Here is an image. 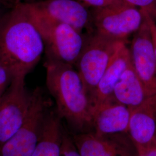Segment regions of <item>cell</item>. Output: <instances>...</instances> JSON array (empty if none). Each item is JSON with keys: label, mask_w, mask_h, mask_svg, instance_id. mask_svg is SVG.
I'll return each mask as SVG.
<instances>
[{"label": "cell", "mask_w": 156, "mask_h": 156, "mask_svg": "<svg viewBox=\"0 0 156 156\" xmlns=\"http://www.w3.org/2000/svg\"><path fill=\"white\" fill-rule=\"evenodd\" d=\"M44 50L43 39L27 3H17L0 18V64L14 77H26Z\"/></svg>", "instance_id": "6da1fadb"}, {"label": "cell", "mask_w": 156, "mask_h": 156, "mask_svg": "<svg viewBox=\"0 0 156 156\" xmlns=\"http://www.w3.org/2000/svg\"><path fill=\"white\" fill-rule=\"evenodd\" d=\"M46 84L56 102V112L73 133L93 131V108L83 83L73 66L60 62H45Z\"/></svg>", "instance_id": "7a4b0ae2"}, {"label": "cell", "mask_w": 156, "mask_h": 156, "mask_svg": "<svg viewBox=\"0 0 156 156\" xmlns=\"http://www.w3.org/2000/svg\"><path fill=\"white\" fill-rule=\"evenodd\" d=\"M28 4L43 39L46 60L74 66L83 48L86 37L68 24L39 14Z\"/></svg>", "instance_id": "3957f363"}, {"label": "cell", "mask_w": 156, "mask_h": 156, "mask_svg": "<svg viewBox=\"0 0 156 156\" xmlns=\"http://www.w3.org/2000/svg\"><path fill=\"white\" fill-rule=\"evenodd\" d=\"M90 35L86 36L83 48L74 66L82 79L89 100L117 49L125 42L95 31Z\"/></svg>", "instance_id": "277c9868"}, {"label": "cell", "mask_w": 156, "mask_h": 156, "mask_svg": "<svg viewBox=\"0 0 156 156\" xmlns=\"http://www.w3.org/2000/svg\"><path fill=\"white\" fill-rule=\"evenodd\" d=\"M93 26L95 32L113 39L126 41L144 22L142 11L120 0L100 8H93Z\"/></svg>", "instance_id": "5b68a950"}, {"label": "cell", "mask_w": 156, "mask_h": 156, "mask_svg": "<svg viewBox=\"0 0 156 156\" xmlns=\"http://www.w3.org/2000/svg\"><path fill=\"white\" fill-rule=\"evenodd\" d=\"M31 105L22 127L0 148V156H31L37 144L51 102L42 88L33 91Z\"/></svg>", "instance_id": "8992f818"}, {"label": "cell", "mask_w": 156, "mask_h": 156, "mask_svg": "<svg viewBox=\"0 0 156 156\" xmlns=\"http://www.w3.org/2000/svg\"><path fill=\"white\" fill-rule=\"evenodd\" d=\"M24 76L14 77L0 101V148L22 127L28 115L33 93Z\"/></svg>", "instance_id": "52a82bcc"}, {"label": "cell", "mask_w": 156, "mask_h": 156, "mask_svg": "<svg viewBox=\"0 0 156 156\" xmlns=\"http://www.w3.org/2000/svg\"><path fill=\"white\" fill-rule=\"evenodd\" d=\"M70 134L80 156H138L128 133L102 136L93 131Z\"/></svg>", "instance_id": "ba28073f"}, {"label": "cell", "mask_w": 156, "mask_h": 156, "mask_svg": "<svg viewBox=\"0 0 156 156\" xmlns=\"http://www.w3.org/2000/svg\"><path fill=\"white\" fill-rule=\"evenodd\" d=\"M134 34L129 49L131 62L149 97L156 94V60L150 28L145 19Z\"/></svg>", "instance_id": "9c48e42d"}, {"label": "cell", "mask_w": 156, "mask_h": 156, "mask_svg": "<svg viewBox=\"0 0 156 156\" xmlns=\"http://www.w3.org/2000/svg\"><path fill=\"white\" fill-rule=\"evenodd\" d=\"M39 14L82 33L93 28L91 11L78 0H40L30 4Z\"/></svg>", "instance_id": "30bf717a"}, {"label": "cell", "mask_w": 156, "mask_h": 156, "mask_svg": "<svg viewBox=\"0 0 156 156\" xmlns=\"http://www.w3.org/2000/svg\"><path fill=\"white\" fill-rule=\"evenodd\" d=\"M131 63L129 48L126 42H123L112 57L94 94L90 98L93 115L95 110L100 106L115 101L113 97L114 88L122 74Z\"/></svg>", "instance_id": "8fae6325"}, {"label": "cell", "mask_w": 156, "mask_h": 156, "mask_svg": "<svg viewBox=\"0 0 156 156\" xmlns=\"http://www.w3.org/2000/svg\"><path fill=\"white\" fill-rule=\"evenodd\" d=\"M131 111L128 133L135 147H145L156 139V94Z\"/></svg>", "instance_id": "7c38bea8"}, {"label": "cell", "mask_w": 156, "mask_h": 156, "mask_svg": "<svg viewBox=\"0 0 156 156\" xmlns=\"http://www.w3.org/2000/svg\"><path fill=\"white\" fill-rule=\"evenodd\" d=\"M131 111L113 101L102 105L93 113V131L98 136L128 133Z\"/></svg>", "instance_id": "4fadbf2b"}, {"label": "cell", "mask_w": 156, "mask_h": 156, "mask_svg": "<svg viewBox=\"0 0 156 156\" xmlns=\"http://www.w3.org/2000/svg\"><path fill=\"white\" fill-rule=\"evenodd\" d=\"M65 128L56 111L45 116L39 139L31 156H60Z\"/></svg>", "instance_id": "5bb4252c"}, {"label": "cell", "mask_w": 156, "mask_h": 156, "mask_svg": "<svg viewBox=\"0 0 156 156\" xmlns=\"http://www.w3.org/2000/svg\"><path fill=\"white\" fill-rule=\"evenodd\" d=\"M113 100L130 110L139 106L148 97L132 62L122 74L113 94Z\"/></svg>", "instance_id": "9a60e30c"}, {"label": "cell", "mask_w": 156, "mask_h": 156, "mask_svg": "<svg viewBox=\"0 0 156 156\" xmlns=\"http://www.w3.org/2000/svg\"><path fill=\"white\" fill-rule=\"evenodd\" d=\"M60 156H80L73 144L70 133L66 128L63 134Z\"/></svg>", "instance_id": "2e32d148"}, {"label": "cell", "mask_w": 156, "mask_h": 156, "mask_svg": "<svg viewBox=\"0 0 156 156\" xmlns=\"http://www.w3.org/2000/svg\"><path fill=\"white\" fill-rule=\"evenodd\" d=\"M131 5L147 12L156 21V0H123Z\"/></svg>", "instance_id": "e0dca14e"}, {"label": "cell", "mask_w": 156, "mask_h": 156, "mask_svg": "<svg viewBox=\"0 0 156 156\" xmlns=\"http://www.w3.org/2000/svg\"><path fill=\"white\" fill-rule=\"evenodd\" d=\"M13 78L11 72L0 64V101L10 86Z\"/></svg>", "instance_id": "ac0fdd59"}, {"label": "cell", "mask_w": 156, "mask_h": 156, "mask_svg": "<svg viewBox=\"0 0 156 156\" xmlns=\"http://www.w3.org/2000/svg\"><path fill=\"white\" fill-rule=\"evenodd\" d=\"M145 17V20L147 23L149 27L150 28L151 31V39L153 42V50L154 55L156 57V21L154 20V19L151 17V15L144 9H141Z\"/></svg>", "instance_id": "d6986e66"}, {"label": "cell", "mask_w": 156, "mask_h": 156, "mask_svg": "<svg viewBox=\"0 0 156 156\" xmlns=\"http://www.w3.org/2000/svg\"><path fill=\"white\" fill-rule=\"evenodd\" d=\"M138 156H156V139L145 147H136Z\"/></svg>", "instance_id": "ffe728a7"}, {"label": "cell", "mask_w": 156, "mask_h": 156, "mask_svg": "<svg viewBox=\"0 0 156 156\" xmlns=\"http://www.w3.org/2000/svg\"><path fill=\"white\" fill-rule=\"evenodd\" d=\"M19 2V0H0V18Z\"/></svg>", "instance_id": "44dd1931"}, {"label": "cell", "mask_w": 156, "mask_h": 156, "mask_svg": "<svg viewBox=\"0 0 156 156\" xmlns=\"http://www.w3.org/2000/svg\"><path fill=\"white\" fill-rule=\"evenodd\" d=\"M87 7L100 8L109 5L105 0H78Z\"/></svg>", "instance_id": "7402d4cb"}, {"label": "cell", "mask_w": 156, "mask_h": 156, "mask_svg": "<svg viewBox=\"0 0 156 156\" xmlns=\"http://www.w3.org/2000/svg\"><path fill=\"white\" fill-rule=\"evenodd\" d=\"M40 0H19V2H23L24 3H28V4H31L34 3L36 2H38Z\"/></svg>", "instance_id": "603a6c76"}, {"label": "cell", "mask_w": 156, "mask_h": 156, "mask_svg": "<svg viewBox=\"0 0 156 156\" xmlns=\"http://www.w3.org/2000/svg\"><path fill=\"white\" fill-rule=\"evenodd\" d=\"M105 1H106L108 5H111V4H112L117 2L118 1H119L120 0H105Z\"/></svg>", "instance_id": "cb8c5ba5"}]
</instances>
